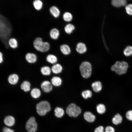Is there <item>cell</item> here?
Returning <instances> with one entry per match:
<instances>
[{
  "mask_svg": "<svg viewBox=\"0 0 132 132\" xmlns=\"http://www.w3.org/2000/svg\"><path fill=\"white\" fill-rule=\"evenodd\" d=\"M11 28L8 20L3 15L0 14V41L6 44L10 38Z\"/></svg>",
  "mask_w": 132,
  "mask_h": 132,
  "instance_id": "1",
  "label": "cell"
},
{
  "mask_svg": "<svg viewBox=\"0 0 132 132\" xmlns=\"http://www.w3.org/2000/svg\"><path fill=\"white\" fill-rule=\"evenodd\" d=\"M129 67V64L126 61H117L111 66L110 69L117 75L121 76L127 72Z\"/></svg>",
  "mask_w": 132,
  "mask_h": 132,
  "instance_id": "2",
  "label": "cell"
},
{
  "mask_svg": "<svg viewBox=\"0 0 132 132\" xmlns=\"http://www.w3.org/2000/svg\"><path fill=\"white\" fill-rule=\"evenodd\" d=\"M33 46L37 51L42 53H45L50 50V45L47 42H44L42 39L40 37L36 38L33 42Z\"/></svg>",
  "mask_w": 132,
  "mask_h": 132,
  "instance_id": "3",
  "label": "cell"
},
{
  "mask_svg": "<svg viewBox=\"0 0 132 132\" xmlns=\"http://www.w3.org/2000/svg\"><path fill=\"white\" fill-rule=\"evenodd\" d=\"M79 69L81 74L83 78H87L91 76L92 68L89 62L87 61L82 62L80 66Z\"/></svg>",
  "mask_w": 132,
  "mask_h": 132,
  "instance_id": "4",
  "label": "cell"
},
{
  "mask_svg": "<svg viewBox=\"0 0 132 132\" xmlns=\"http://www.w3.org/2000/svg\"><path fill=\"white\" fill-rule=\"evenodd\" d=\"M38 114L41 116L45 115L47 112L51 110L50 105L49 103L46 101H41L38 103L36 107Z\"/></svg>",
  "mask_w": 132,
  "mask_h": 132,
  "instance_id": "5",
  "label": "cell"
},
{
  "mask_svg": "<svg viewBox=\"0 0 132 132\" xmlns=\"http://www.w3.org/2000/svg\"><path fill=\"white\" fill-rule=\"evenodd\" d=\"M66 112L69 116L76 117L80 113L81 110L75 104L71 103L67 107Z\"/></svg>",
  "mask_w": 132,
  "mask_h": 132,
  "instance_id": "6",
  "label": "cell"
},
{
  "mask_svg": "<svg viewBox=\"0 0 132 132\" xmlns=\"http://www.w3.org/2000/svg\"><path fill=\"white\" fill-rule=\"evenodd\" d=\"M37 124L34 117H30L26 122V128L28 132H35L37 130Z\"/></svg>",
  "mask_w": 132,
  "mask_h": 132,
  "instance_id": "7",
  "label": "cell"
},
{
  "mask_svg": "<svg viewBox=\"0 0 132 132\" xmlns=\"http://www.w3.org/2000/svg\"><path fill=\"white\" fill-rule=\"evenodd\" d=\"M41 88L43 91L46 93H48L53 89V85L51 82L48 80L43 82L41 85Z\"/></svg>",
  "mask_w": 132,
  "mask_h": 132,
  "instance_id": "8",
  "label": "cell"
},
{
  "mask_svg": "<svg viewBox=\"0 0 132 132\" xmlns=\"http://www.w3.org/2000/svg\"><path fill=\"white\" fill-rule=\"evenodd\" d=\"M26 60L29 63H33L36 62L37 59V55L34 53L28 52L25 55Z\"/></svg>",
  "mask_w": 132,
  "mask_h": 132,
  "instance_id": "9",
  "label": "cell"
},
{
  "mask_svg": "<svg viewBox=\"0 0 132 132\" xmlns=\"http://www.w3.org/2000/svg\"><path fill=\"white\" fill-rule=\"evenodd\" d=\"M92 88L95 92L98 93L101 91L103 88L101 82L99 80H97L93 82L91 84Z\"/></svg>",
  "mask_w": 132,
  "mask_h": 132,
  "instance_id": "10",
  "label": "cell"
},
{
  "mask_svg": "<svg viewBox=\"0 0 132 132\" xmlns=\"http://www.w3.org/2000/svg\"><path fill=\"white\" fill-rule=\"evenodd\" d=\"M49 11L51 15L55 18H58L60 15V11L58 7L55 5L51 6L49 8Z\"/></svg>",
  "mask_w": 132,
  "mask_h": 132,
  "instance_id": "11",
  "label": "cell"
},
{
  "mask_svg": "<svg viewBox=\"0 0 132 132\" xmlns=\"http://www.w3.org/2000/svg\"><path fill=\"white\" fill-rule=\"evenodd\" d=\"M76 50L78 53L82 54L86 52L87 47L84 43L82 42H79L77 44Z\"/></svg>",
  "mask_w": 132,
  "mask_h": 132,
  "instance_id": "12",
  "label": "cell"
},
{
  "mask_svg": "<svg viewBox=\"0 0 132 132\" xmlns=\"http://www.w3.org/2000/svg\"><path fill=\"white\" fill-rule=\"evenodd\" d=\"M49 34L51 39L56 40L59 37L60 34L59 31L57 28L55 27L53 28L50 31Z\"/></svg>",
  "mask_w": 132,
  "mask_h": 132,
  "instance_id": "13",
  "label": "cell"
},
{
  "mask_svg": "<svg viewBox=\"0 0 132 132\" xmlns=\"http://www.w3.org/2000/svg\"><path fill=\"white\" fill-rule=\"evenodd\" d=\"M19 77L16 74H13L10 75L8 78L9 82L11 85H15L18 82Z\"/></svg>",
  "mask_w": 132,
  "mask_h": 132,
  "instance_id": "14",
  "label": "cell"
},
{
  "mask_svg": "<svg viewBox=\"0 0 132 132\" xmlns=\"http://www.w3.org/2000/svg\"><path fill=\"white\" fill-rule=\"evenodd\" d=\"M4 122L7 126L11 127L13 126L15 123V120L12 116H8L5 117L4 120Z\"/></svg>",
  "mask_w": 132,
  "mask_h": 132,
  "instance_id": "15",
  "label": "cell"
},
{
  "mask_svg": "<svg viewBox=\"0 0 132 132\" xmlns=\"http://www.w3.org/2000/svg\"><path fill=\"white\" fill-rule=\"evenodd\" d=\"M63 68L62 66L59 63L55 64L53 65L51 68L52 71L54 74H58L61 73Z\"/></svg>",
  "mask_w": 132,
  "mask_h": 132,
  "instance_id": "16",
  "label": "cell"
},
{
  "mask_svg": "<svg viewBox=\"0 0 132 132\" xmlns=\"http://www.w3.org/2000/svg\"><path fill=\"white\" fill-rule=\"evenodd\" d=\"M51 82L53 85L55 87H59L62 84V80L60 77L54 76L51 78Z\"/></svg>",
  "mask_w": 132,
  "mask_h": 132,
  "instance_id": "17",
  "label": "cell"
},
{
  "mask_svg": "<svg viewBox=\"0 0 132 132\" xmlns=\"http://www.w3.org/2000/svg\"><path fill=\"white\" fill-rule=\"evenodd\" d=\"M85 119L88 122H92L95 119V117L92 113L89 112H86L84 114Z\"/></svg>",
  "mask_w": 132,
  "mask_h": 132,
  "instance_id": "18",
  "label": "cell"
},
{
  "mask_svg": "<svg viewBox=\"0 0 132 132\" xmlns=\"http://www.w3.org/2000/svg\"><path fill=\"white\" fill-rule=\"evenodd\" d=\"M60 49L61 52L65 55H68L71 53V50L70 47L66 44H63L60 46Z\"/></svg>",
  "mask_w": 132,
  "mask_h": 132,
  "instance_id": "19",
  "label": "cell"
},
{
  "mask_svg": "<svg viewBox=\"0 0 132 132\" xmlns=\"http://www.w3.org/2000/svg\"><path fill=\"white\" fill-rule=\"evenodd\" d=\"M46 61L49 63L55 64L57 61V58L55 55L52 54H48L46 57Z\"/></svg>",
  "mask_w": 132,
  "mask_h": 132,
  "instance_id": "20",
  "label": "cell"
},
{
  "mask_svg": "<svg viewBox=\"0 0 132 132\" xmlns=\"http://www.w3.org/2000/svg\"><path fill=\"white\" fill-rule=\"evenodd\" d=\"M127 3L125 0H113L111 1V4L114 6L116 7L125 6Z\"/></svg>",
  "mask_w": 132,
  "mask_h": 132,
  "instance_id": "21",
  "label": "cell"
},
{
  "mask_svg": "<svg viewBox=\"0 0 132 132\" xmlns=\"http://www.w3.org/2000/svg\"><path fill=\"white\" fill-rule=\"evenodd\" d=\"M8 43L9 46L12 49L16 48L18 46L17 41L14 38H10L8 41Z\"/></svg>",
  "mask_w": 132,
  "mask_h": 132,
  "instance_id": "22",
  "label": "cell"
},
{
  "mask_svg": "<svg viewBox=\"0 0 132 132\" xmlns=\"http://www.w3.org/2000/svg\"><path fill=\"white\" fill-rule=\"evenodd\" d=\"M33 5L35 9L37 11H40L43 7V3L41 0H34Z\"/></svg>",
  "mask_w": 132,
  "mask_h": 132,
  "instance_id": "23",
  "label": "cell"
},
{
  "mask_svg": "<svg viewBox=\"0 0 132 132\" xmlns=\"http://www.w3.org/2000/svg\"><path fill=\"white\" fill-rule=\"evenodd\" d=\"M30 94L32 97L34 99L39 98L41 94V91L40 89L37 88H34L31 90Z\"/></svg>",
  "mask_w": 132,
  "mask_h": 132,
  "instance_id": "24",
  "label": "cell"
},
{
  "mask_svg": "<svg viewBox=\"0 0 132 132\" xmlns=\"http://www.w3.org/2000/svg\"><path fill=\"white\" fill-rule=\"evenodd\" d=\"M31 84L27 81H24L21 85V88L25 92L29 91L30 89Z\"/></svg>",
  "mask_w": 132,
  "mask_h": 132,
  "instance_id": "25",
  "label": "cell"
},
{
  "mask_svg": "<svg viewBox=\"0 0 132 132\" xmlns=\"http://www.w3.org/2000/svg\"><path fill=\"white\" fill-rule=\"evenodd\" d=\"M41 71L42 75L45 76H49L50 75L52 71L51 68L48 66H45L42 67Z\"/></svg>",
  "mask_w": 132,
  "mask_h": 132,
  "instance_id": "26",
  "label": "cell"
},
{
  "mask_svg": "<svg viewBox=\"0 0 132 132\" xmlns=\"http://www.w3.org/2000/svg\"><path fill=\"white\" fill-rule=\"evenodd\" d=\"M122 121V118L119 114H117L113 118L112 120L113 123L115 125H117L121 123Z\"/></svg>",
  "mask_w": 132,
  "mask_h": 132,
  "instance_id": "27",
  "label": "cell"
},
{
  "mask_svg": "<svg viewBox=\"0 0 132 132\" xmlns=\"http://www.w3.org/2000/svg\"><path fill=\"white\" fill-rule=\"evenodd\" d=\"M75 29V27L72 24L68 23L65 26L64 30L66 33L70 34L72 33Z\"/></svg>",
  "mask_w": 132,
  "mask_h": 132,
  "instance_id": "28",
  "label": "cell"
},
{
  "mask_svg": "<svg viewBox=\"0 0 132 132\" xmlns=\"http://www.w3.org/2000/svg\"><path fill=\"white\" fill-rule=\"evenodd\" d=\"M55 115L57 117L61 118L63 116L64 114L63 110L62 108L57 107L54 110Z\"/></svg>",
  "mask_w": 132,
  "mask_h": 132,
  "instance_id": "29",
  "label": "cell"
},
{
  "mask_svg": "<svg viewBox=\"0 0 132 132\" xmlns=\"http://www.w3.org/2000/svg\"><path fill=\"white\" fill-rule=\"evenodd\" d=\"M81 95L85 99L91 97L92 95V91L89 90H86L82 91L81 93Z\"/></svg>",
  "mask_w": 132,
  "mask_h": 132,
  "instance_id": "30",
  "label": "cell"
},
{
  "mask_svg": "<svg viewBox=\"0 0 132 132\" xmlns=\"http://www.w3.org/2000/svg\"><path fill=\"white\" fill-rule=\"evenodd\" d=\"M63 18L65 21L69 22L72 20L73 16L70 12H65L63 15Z\"/></svg>",
  "mask_w": 132,
  "mask_h": 132,
  "instance_id": "31",
  "label": "cell"
},
{
  "mask_svg": "<svg viewBox=\"0 0 132 132\" xmlns=\"http://www.w3.org/2000/svg\"><path fill=\"white\" fill-rule=\"evenodd\" d=\"M124 55L126 57H129L132 55V47L128 46L123 51Z\"/></svg>",
  "mask_w": 132,
  "mask_h": 132,
  "instance_id": "32",
  "label": "cell"
},
{
  "mask_svg": "<svg viewBox=\"0 0 132 132\" xmlns=\"http://www.w3.org/2000/svg\"><path fill=\"white\" fill-rule=\"evenodd\" d=\"M96 108L98 112L100 114L103 113L106 110L105 105L102 104H99L97 106Z\"/></svg>",
  "mask_w": 132,
  "mask_h": 132,
  "instance_id": "33",
  "label": "cell"
},
{
  "mask_svg": "<svg viewBox=\"0 0 132 132\" xmlns=\"http://www.w3.org/2000/svg\"><path fill=\"white\" fill-rule=\"evenodd\" d=\"M125 9L128 14L132 15V4H129L126 6Z\"/></svg>",
  "mask_w": 132,
  "mask_h": 132,
  "instance_id": "34",
  "label": "cell"
},
{
  "mask_svg": "<svg viewBox=\"0 0 132 132\" xmlns=\"http://www.w3.org/2000/svg\"><path fill=\"white\" fill-rule=\"evenodd\" d=\"M126 116L127 118L130 121H132V110H129L126 113Z\"/></svg>",
  "mask_w": 132,
  "mask_h": 132,
  "instance_id": "35",
  "label": "cell"
},
{
  "mask_svg": "<svg viewBox=\"0 0 132 132\" xmlns=\"http://www.w3.org/2000/svg\"><path fill=\"white\" fill-rule=\"evenodd\" d=\"M105 132H115L114 128L110 126H107L105 129Z\"/></svg>",
  "mask_w": 132,
  "mask_h": 132,
  "instance_id": "36",
  "label": "cell"
},
{
  "mask_svg": "<svg viewBox=\"0 0 132 132\" xmlns=\"http://www.w3.org/2000/svg\"><path fill=\"white\" fill-rule=\"evenodd\" d=\"M104 128L102 126H99L95 130L94 132H104Z\"/></svg>",
  "mask_w": 132,
  "mask_h": 132,
  "instance_id": "37",
  "label": "cell"
},
{
  "mask_svg": "<svg viewBox=\"0 0 132 132\" xmlns=\"http://www.w3.org/2000/svg\"><path fill=\"white\" fill-rule=\"evenodd\" d=\"M3 132H14V131L8 128L5 127L3 130Z\"/></svg>",
  "mask_w": 132,
  "mask_h": 132,
  "instance_id": "38",
  "label": "cell"
},
{
  "mask_svg": "<svg viewBox=\"0 0 132 132\" xmlns=\"http://www.w3.org/2000/svg\"><path fill=\"white\" fill-rule=\"evenodd\" d=\"M3 55L1 52H0V63H2L3 61Z\"/></svg>",
  "mask_w": 132,
  "mask_h": 132,
  "instance_id": "39",
  "label": "cell"
}]
</instances>
